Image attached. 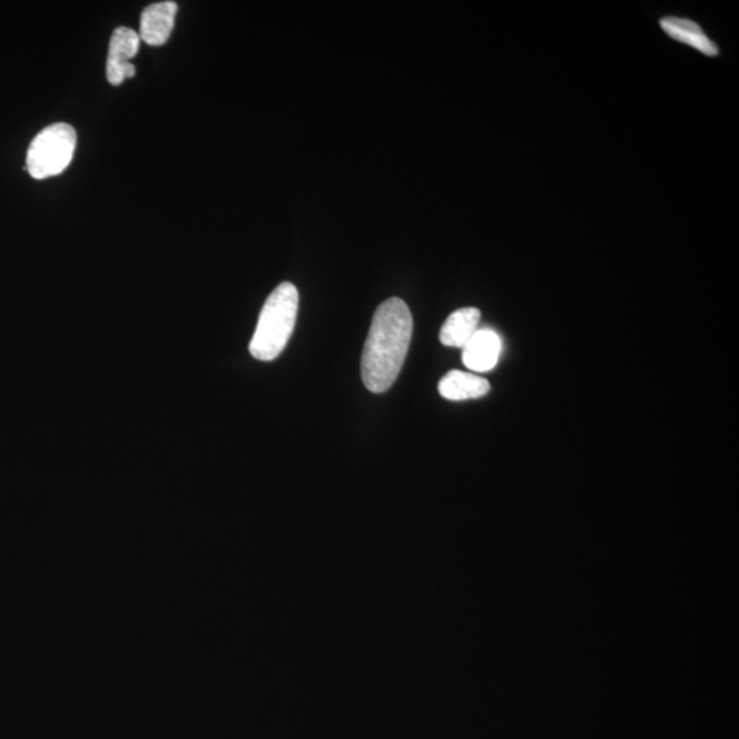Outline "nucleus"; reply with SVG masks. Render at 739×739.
<instances>
[{
	"label": "nucleus",
	"instance_id": "nucleus-1",
	"mask_svg": "<svg viewBox=\"0 0 739 739\" xmlns=\"http://www.w3.org/2000/svg\"><path fill=\"white\" fill-rule=\"evenodd\" d=\"M414 321L407 304L397 297L375 312L362 355V380L370 392L384 393L402 372L413 338Z\"/></svg>",
	"mask_w": 739,
	"mask_h": 739
},
{
	"label": "nucleus",
	"instance_id": "nucleus-2",
	"mask_svg": "<svg viewBox=\"0 0 739 739\" xmlns=\"http://www.w3.org/2000/svg\"><path fill=\"white\" fill-rule=\"evenodd\" d=\"M297 309H299V292L296 286L290 283L279 284L267 297L249 344V353L255 359L262 362L277 359L295 331Z\"/></svg>",
	"mask_w": 739,
	"mask_h": 739
},
{
	"label": "nucleus",
	"instance_id": "nucleus-3",
	"mask_svg": "<svg viewBox=\"0 0 739 739\" xmlns=\"http://www.w3.org/2000/svg\"><path fill=\"white\" fill-rule=\"evenodd\" d=\"M77 135L68 124H53L35 137L27 154V170L36 180L61 175L73 159Z\"/></svg>",
	"mask_w": 739,
	"mask_h": 739
},
{
	"label": "nucleus",
	"instance_id": "nucleus-4",
	"mask_svg": "<svg viewBox=\"0 0 739 739\" xmlns=\"http://www.w3.org/2000/svg\"><path fill=\"white\" fill-rule=\"evenodd\" d=\"M139 47L140 36L132 28L121 27L112 32L106 63V76L111 86L122 85L135 77L136 67L130 59L137 56Z\"/></svg>",
	"mask_w": 739,
	"mask_h": 739
},
{
	"label": "nucleus",
	"instance_id": "nucleus-5",
	"mask_svg": "<svg viewBox=\"0 0 739 739\" xmlns=\"http://www.w3.org/2000/svg\"><path fill=\"white\" fill-rule=\"evenodd\" d=\"M177 10L170 0L148 6L140 18V40L152 47L165 45L175 28Z\"/></svg>",
	"mask_w": 739,
	"mask_h": 739
},
{
	"label": "nucleus",
	"instance_id": "nucleus-6",
	"mask_svg": "<svg viewBox=\"0 0 739 739\" xmlns=\"http://www.w3.org/2000/svg\"><path fill=\"white\" fill-rule=\"evenodd\" d=\"M502 339L496 332L479 329L463 348V363L473 372L485 373L497 365Z\"/></svg>",
	"mask_w": 739,
	"mask_h": 739
},
{
	"label": "nucleus",
	"instance_id": "nucleus-7",
	"mask_svg": "<svg viewBox=\"0 0 739 739\" xmlns=\"http://www.w3.org/2000/svg\"><path fill=\"white\" fill-rule=\"evenodd\" d=\"M481 312L479 308L466 307L456 309L444 322L440 331V342L445 347L464 348L471 337L479 331Z\"/></svg>",
	"mask_w": 739,
	"mask_h": 739
},
{
	"label": "nucleus",
	"instance_id": "nucleus-8",
	"mask_svg": "<svg viewBox=\"0 0 739 739\" xmlns=\"http://www.w3.org/2000/svg\"><path fill=\"white\" fill-rule=\"evenodd\" d=\"M489 391L491 384L485 378L459 370H452L439 384L440 395L452 402L484 397Z\"/></svg>",
	"mask_w": 739,
	"mask_h": 739
},
{
	"label": "nucleus",
	"instance_id": "nucleus-9",
	"mask_svg": "<svg viewBox=\"0 0 739 739\" xmlns=\"http://www.w3.org/2000/svg\"><path fill=\"white\" fill-rule=\"evenodd\" d=\"M663 31L673 40L694 47L708 57H717L719 53L717 45L702 31L700 26L684 18L666 17L660 21Z\"/></svg>",
	"mask_w": 739,
	"mask_h": 739
}]
</instances>
